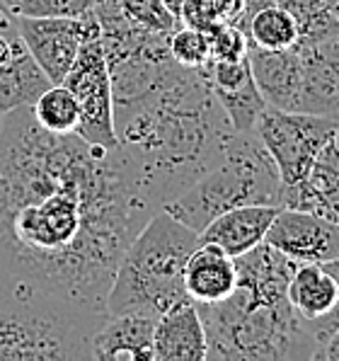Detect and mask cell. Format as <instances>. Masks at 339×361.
Returning <instances> with one entry per match:
<instances>
[{
    "mask_svg": "<svg viewBox=\"0 0 339 361\" xmlns=\"http://www.w3.org/2000/svg\"><path fill=\"white\" fill-rule=\"evenodd\" d=\"M335 146H337V151H339V119H337V129H335Z\"/></svg>",
    "mask_w": 339,
    "mask_h": 361,
    "instance_id": "d6a6232c",
    "label": "cell"
},
{
    "mask_svg": "<svg viewBox=\"0 0 339 361\" xmlns=\"http://www.w3.org/2000/svg\"><path fill=\"white\" fill-rule=\"evenodd\" d=\"M199 233L165 209H158L124 250L109 286L107 315L158 318L172 305L192 301L185 288V264L199 245Z\"/></svg>",
    "mask_w": 339,
    "mask_h": 361,
    "instance_id": "277c9868",
    "label": "cell"
},
{
    "mask_svg": "<svg viewBox=\"0 0 339 361\" xmlns=\"http://www.w3.org/2000/svg\"><path fill=\"white\" fill-rule=\"evenodd\" d=\"M180 25L194 27V30H202V32H211L214 27L223 25V20H221L218 10L214 8L211 0H187L180 13Z\"/></svg>",
    "mask_w": 339,
    "mask_h": 361,
    "instance_id": "4316f807",
    "label": "cell"
},
{
    "mask_svg": "<svg viewBox=\"0 0 339 361\" xmlns=\"http://www.w3.org/2000/svg\"><path fill=\"white\" fill-rule=\"evenodd\" d=\"M0 124H3V114H0Z\"/></svg>",
    "mask_w": 339,
    "mask_h": 361,
    "instance_id": "836d02e7",
    "label": "cell"
},
{
    "mask_svg": "<svg viewBox=\"0 0 339 361\" xmlns=\"http://www.w3.org/2000/svg\"><path fill=\"white\" fill-rule=\"evenodd\" d=\"M214 97L218 99L221 109H223V114L228 116V121H230L233 131H238V133H252L266 107L262 92L254 85V78L249 82H245V85L235 87V90L214 92Z\"/></svg>",
    "mask_w": 339,
    "mask_h": 361,
    "instance_id": "44dd1931",
    "label": "cell"
},
{
    "mask_svg": "<svg viewBox=\"0 0 339 361\" xmlns=\"http://www.w3.org/2000/svg\"><path fill=\"white\" fill-rule=\"evenodd\" d=\"M158 211L119 148L51 133L20 107L0 124V271L107 313L124 250Z\"/></svg>",
    "mask_w": 339,
    "mask_h": 361,
    "instance_id": "6da1fadb",
    "label": "cell"
},
{
    "mask_svg": "<svg viewBox=\"0 0 339 361\" xmlns=\"http://www.w3.org/2000/svg\"><path fill=\"white\" fill-rule=\"evenodd\" d=\"M51 85L54 82L44 75V71L25 49L18 59L0 66V114L32 107L39 95Z\"/></svg>",
    "mask_w": 339,
    "mask_h": 361,
    "instance_id": "d6986e66",
    "label": "cell"
},
{
    "mask_svg": "<svg viewBox=\"0 0 339 361\" xmlns=\"http://www.w3.org/2000/svg\"><path fill=\"white\" fill-rule=\"evenodd\" d=\"M214 8L218 10L221 20L223 22H235L240 18L242 8H245V0H211Z\"/></svg>",
    "mask_w": 339,
    "mask_h": 361,
    "instance_id": "f546056e",
    "label": "cell"
},
{
    "mask_svg": "<svg viewBox=\"0 0 339 361\" xmlns=\"http://www.w3.org/2000/svg\"><path fill=\"white\" fill-rule=\"evenodd\" d=\"M339 286L325 264H296L291 281H288V301H291L293 310L301 315L305 323L313 325V332L335 310Z\"/></svg>",
    "mask_w": 339,
    "mask_h": 361,
    "instance_id": "ac0fdd59",
    "label": "cell"
},
{
    "mask_svg": "<svg viewBox=\"0 0 339 361\" xmlns=\"http://www.w3.org/2000/svg\"><path fill=\"white\" fill-rule=\"evenodd\" d=\"M0 10H3V8H0Z\"/></svg>",
    "mask_w": 339,
    "mask_h": 361,
    "instance_id": "e575fe53",
    "label": "cell"
},
{
    "mask_svg": "<svg viewBox=\"0 0 339 361\" xmlns=\"http://www.w3.org/2000/svg\"><path fill=\"white\" fill-rule=\"evenodd\" d=\"M247 61L254 85L262 92L264 102L269 107L296 112L303 75L298 49L291 47L281 51H264V49L247 47Z\"/></svg>",
    "mask_w": 339,
    "mask_h": 361,
    "instance_id": "5bb4252c",
    "label": "cell"
},
{
    "mask_svg": "<svg viewBox=\"0 0 339 361\" xmlns=\"http://www.w3.org/2000/svg\"><path fill=\"white\" fill-rule=\"evenodd\" d=\"M116 5L129 18V22L146 32H153V35L170 37L180 25L165 8L163 0H116Z\"/></svg>",
    "mask_w": 339,
    "mask_h": 361,
    "instance_id": "d4e9b609",
    "label": "cell"
},
{
    "mask_svg": "<svg viewBox=\"0 0 339 361\" xmlns=\"http://www.w3.org/2000/svg\"><path fill=\"white\" fill-rule=\"evenodd\" d=\"M281 207L313 211L339 226V151L335 138L318 153L303 180L283 190Z\"/></svg>",
    "mask_w": 339,
    "mask_h": 361,
    "instance_id": "7c38bea8",
    "label": "cell"
},
{
    "mask_svg": "<svg viewBox=\"0 0 339 361\" xmlns=\"http://www.w3.org/2000/svg\"><path fill=\"white\" fill-rule=\"evenodd\" d=\"M279 170L257 133H233L221 158L194 185L165 204V211L202 233L216 216L242 204L281 207Z\"/></svg>",
    "mask_w": 339,
    "mask_h": 361,
    "instance_id": "8992f818",
    "label": "cell"
},
{
    "mask_svg": "<svg viewBox=\"0 0 339 361\" xmlns=\"http://www.w3.org/2000/svg\"><path fill=\"white\" fill-rule=\"evenodd\" d=\"M281 207H266V204H242V207L228 209L199 233L204 243H214L226 250L230 257H240L264 243L266 231Z\"/></svg>",
    "mask_w": 339,
    "mask_h": 361,
    "instance_id": "9a60e30c",
    "label": "cell"
},
{
    "mask_svg": "<svg viewBox=\"0 0 339 361\" xmlns=\"http://www.w3.org/2000/svg\"><path fill=\"white\" fill-rule=\"evenodd\" d=\"M313 359H318V361H339V327L332 332L330 337H325V340L318 344Z\"/></svg>",
    "mask_w": 339,
    "mask_h": 361,
    "instance_id": "f1b7e54d",
    "label": "cell"
},
{
    "mask_svg": "<svg viewBox=\"0 0 339 361\" xmlns=\"http://www.w3.org/2000/svg\"><path fill=\"white\" fill-rule=\"evenodd\" d=\"M97 0H0V8L18 18H73L90 15Z\"/></svg>",
    "mask_w": 339,
    "mask_h": 361,
    "instance_id": "603a6c76",
    "label": "cell"
},
{
    "mask_svg": "<svg viewBox=\"0 0 339 361\" xmlns=\"http://www.w3.org/2000/svg\"><path fill=\"white\" fill-rule=\"evenodd\" d=\"M99 315L0 271V361L92 359Z\"/></svg>",
    "mask_w": 339,
    "mask_h": 361,
    "instance_id": "5b68a950",
    "label": "cell"
},
{
    "mask_svg": "<svg viewBox=\"0 0 339 361\" xmlns=\"http://www.w3.org/2000/svg\"><path fill=\"white\" fill-rule=\"evenodd\" d=\"M330 269V274L335 276V281H337V286H339V257H335V259H330V262H322ZM339 327V298H337V305H335V310H332L330 315H327L322 323L315 327V337H318V344L325 340V337H330L332 332H335Z\"/></svg>",
    "mask_w": 339,
    "mask_h": 361,
    "instance_id": "83f0119b",
    "label": "cell"
},
{
    "mask_svg": "<svg viewBox=\"0 0 339 361\" xmlns=\"http://www.w3.org/2000/svg\"><path fill=\"white\" fill-rule=\"evenodd\" d=\"M153 361H207V332L194 301L172 305L155 318Z\"/></svg>",
    "mask_w": 339,
    "mask_h": 361,
    "instance_id": "4fadbf2b",
    "label": "cell"
},
{
    "mask_svg": "<svg viewBox=\"0 0 339 361\" xmlns=\"http://www.w3.org/2000/svg\"><path fill=\"white\" fill-rule=\"evenodd\" d=\"M32 114L51 133H75L78 124H80V109L73 97V92L61 82V85H51L39 95V99L32 104Z\"/></svg>",
    "mask_w": 339,
    "mask_h": 361,
    "instance_id": "ffe728a7",
    "label": "cell"
},
{
    "mask_svg": "<svg viewBox=\"0 0 339 361\" xmlns=\"http://www.w3.org/2000/svg\"><path fill=\"white\" fill-rule=\"evenodd\" d=\"M207 332V361L313 359L318 337L288 298H264L238 286L218 303H197Z\"/></svg>",
    "mask_w": 339,
    "mask_h": 361,
    "instance_id": "3957f363",
    "label": "cell"
},
{
    "mask_svg": "<svg viewBox=\"0 0 339 361\" xmlns=\"http://www.w3.org/2000/svg\"><path fill=\"white\" fill-rule=\"evenodd\" d=\"M301 56V95L296 112L339 119V35L327 39H298Z\"/></svg>",
    "mask_w": 339,
    "mask_h": 361,
    "instance_id": "8fae6325",
    "label": "cell"
},
{
    "mask_svg": "<svg viewBox=\"0 0 339 361\" xmlns=\"http://www.w3.org/2000/svg\"><path fill=\"white\" fill-rule=\"evenodd\" d=\"M8 22H13V15H10V13H5V10H0V27H3V25H8Z\"/></svg>",
    "mask_w": 339,
    "mask_h": 361,
    "instance_id": "1f68e13d",
    "label": "cell"
},
{
    "mask_svg": "<svg viewBox=\"0 0 339 361\" xmlns=\"http://www.w3.org/2000/svg\"><path fill=\"white\" fill-rule=\"evenodd\" d=\"M207 35L211 47V61H238L247 56V37L233 22H223V25L214 27Z\"/></svg>",
    "mask_w": 339,
    "mask_h": 361,
    "instance_id": "484cf974",
    "label": "cell"
},
{
    "mask_svg": "<svg viewBox=\"0 0 339 361\" xmlns=\"http://www.w3.org/2000/svg\"><path fill=\"white\" fill-rule=\"evenodd\" d=\"M185 288L194 303H218L238 288L235 257L214 243L199 240L185 264Z\"/></svg>",
    "mask_w": 339,
    "mask_h": 361,
    "instance_id": "2e32d148",
    "label": "cell"
},
{
    "mask_svg": "<svg viewBox=\"0 0 339 361\" xmlns=\"http://www.w3.org/2000/svg\"><path fill=\"white\" fill-rule=\"evenodd\" d=\"M15 18L22 42H25L30 56L44 71V75L61 85L66 73L70 71L73 61L80 51L82 42L99 32V22L94 10L80 20L73 18Z\"/></svg>",
    "mask_w": 339,
    "mask_h": 361,
    "instance_id": "9c48e42d",
    "label": "cell"
},
{
    "mask_svg": "<svg viewBox=\"0 0 339 361\" xmlns=\"http://www.w3.org/2000/svg\"><path fill=\"white\" fill-rule=\"evenodd\" d=\"M153 330L148 315H109L92 335V359L153 361Z\"/></svg>",
    "mask_w": 339,
    "mask_h": 361,
    "instance_id": "e0dca14e",
    "label": "cell"
},
{
    "mask_svg": "<svg viewBox=\"0 0 339 361\" xmlns=\"http://www.w3.org/2000/svg\"><path fill=\"white\" fill-rule=\"evenodd\" d=\"M335 129L337 116L291 112L266 104L254 133L269 151L286 190L303 180L318 153L335 138Z\"/></svg>",
    "mask_w": 339,
    "mask_h": 361,
    "instance_id": "52a82bcc",
    "label": "cell"
},
{
    "mask_svg": "<svg viewBox=\"0 0 339 361\" xmlns=\"http://www.w3.org/2000/svg\"><path fill=\"white\" fill-rule=\"evenodd\" d=\"M264 243L296 264H322L339 257V226L313 211L281 207L266 231Z\"/></svg>",
    "mask_w": 339,
    "mask_h": 361,
    "instance_id": "30bf717a",
    "label": "cell"
},
{
    "mask_svg": "<svg viewBox=\"0 0 339 361\" xmlns=\"http://www.w3.org/2000/svg\"><path fill=\"white\" fill-rule=\"evenodd\" d=\"M114 133L141 192L163 209L221 158L235 131L204 71L172 59L146 87L114 99Z\"/></svg>",
    "mask_w": 339,
    "mask_h": 361,
    "instance_id": "7a4b0ae2",
    "label": "cell"
},
{
    "mask_svg": "<svg viewBox=\"0 0 339 361\" xmlns=\"http://www.w3.org/2000/svg\"><path fill=\"white\" fill-rule=\"evenodd\" d=\"M298 22V39H327L339 35V20L322 0H276Z\"/></svg>",
    "mask_w": 339,
    "mask_h": 361,
    "instance_id": "7402d4cb",
    "label": "cell"
},
{
    "mask_svg": "<svg viewBox=\"0 0 339 361\" xmlns=\"http://www.w3.org/2000/svg\"><path fill=\"white\" fill-rule=\"evenodd\" d=\"M170 56L185 68L204 71L211 63V47H209V35L194 27L177 25V30L172 32L168 39Z\"/></svg>",
    "mask_w": 339,
    "mask_h": 361,
    "instance_id": "cb8c5ba5",
    "label": "cell"
},
{
    "mask_svg": "<svg viewBox=\"0 0 339 361\" xmlns=\"http://www.w3.org/2000/svg\"><path fill=\"white\" fill-rule=\"evenodd\" d=\"M163 3H165V8L172 13V18L180 22V13H182V8H185L187 0H163Z\"/></svg>",
    "mask_w": 339,
    "mask_h": 361,
    "instance_id": "4dcf8cb0",
    "label": "cell"
},
{
    "mask_svg": "<svg viewBox=\"0 0 339 361\" xmlns=\"http://www.w3.org/2000/svg\"><path fill=\"white\" fill-rule=\"evenodd\" d=\"M63 85L73 92L80 109V124L75 129L78 136L94 146L116 148L112 75L99 42V32L82 42L73 66L63 78Z\"/></svg>",
    "mask_w": 339,
    "mask_h": 361,
    "instance_id": "ba28073f",
    "label": "cell"
}]
</instances>
